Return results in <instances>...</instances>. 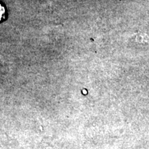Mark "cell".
<instances>
[{"instance_id": "6da1fadb", "label": "cell", "mask_w": 149, "mask_h": 149, "mask_svg": "<svg viewBox=\"0 0 149 149\" xmlns=\"http://www.w3.org/2000/svg\"><path fill=\"white\" fill-rule=\"evenodd\" d=\"M5 13H6L5 8L1 4V3H0V22H1V20L2 19V18L3 17V15H4Z\"/></svg>"}]
</instances>
